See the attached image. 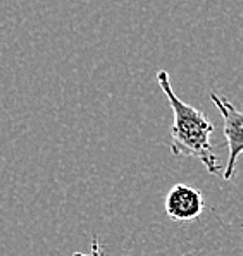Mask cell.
Wrapping results in <instances>:
<instances>
[{"mask_svg":"<svg viewBox=\"0 0 243 256\" xmlns=\"http://www.w3.org/2000/svg\"><path fill=\"white\" fill-rule=\"evenodd\" d=\"M157 82L166 94L174 116V122L171 126V153L174 156L197 158L203 164L209 174H221L219 158L210 143L214 124L203 112L176 96L167 70H159Z\"/></svg>","mask_w":243,"mask_h":256,"instance_id":"6da1fadb","label":"cell"},{"mask_svg":"<svg viewBox=\"0 0 243 256\" xmlns=\"http://www.w3.org/2000/svg\"><path fill=\"white\" fill-rule=\"evenodd\" d=\"M210 100L219 108L222 120H224V138L229 150V160L224 174H222V179L231 180L234 177V172H236L238 156L243 152V116L241 112H238V108H234L231 102L219 96L217 93H210Z\"/></svg>","mask_w":243,"mask_h":256,"instance_id":"7a4b0ae2","label":"cell"},{"mask_svg":"<svg viewBox=\"0 0 243 256\" xmlns=\"http://www.w3.org/2000/svg\"><path fill=\"white\" fill-rule=\"evenodd\" d=\"M205 200L198 189L176 184L166 198V214L172 222H193L202 215Z\"/></svg>","mask_w":243,"mask_h":256,"instance_id":"3957f363","label":"cell"}]
</instances>
